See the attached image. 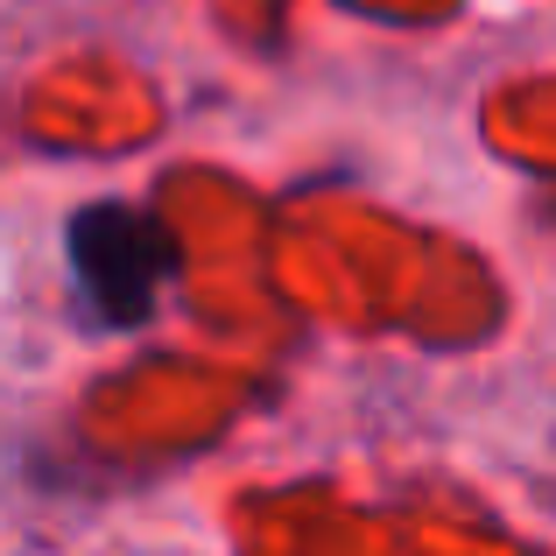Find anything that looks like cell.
I'll list each match as a JSON object with an SVG mask.
<instances>
[{
  "instance_id": "cell-1",
  "label": "cell",
  "mask_w": 556,
  "mask_h": 556,
  "mask_svg": "<svg viewBox=\"0 0 556 556\" xmlns=\"http://www.w3.org/2000/svg\"><path fill=\"white\" fill-rule=\"evenodd\" d=\"M64 254H71V282H78L92 325L135 331V325H149L177 247H169V232L155 226L149 212H135V204H85L64 232Z\"/></svg>"
}]
</instances>
